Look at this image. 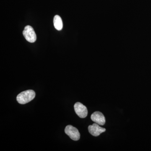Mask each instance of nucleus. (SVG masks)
<instances>
[{"instance_id":"obj_1","label":"nucleus","mask_w":151,"mask_h":151,"mask_svg":"<svg viewBox=\"0 0 151 151\" xmlns=\"http://www.w3.org/2000/svg\"><path fill=\"white\" fill-rule=\"evenodd\" d=\"M35 97V92L30 89L21 92L17 96V100L19 103L23 105L30 102Z\"/></svg>"},{"instance_id":"obj_2","label":"nucleus","mask_w":151,"mask_h":151,"mask_svg":"<svg viewBox=\"0 0 151 151\" xmlns=\"http://www.w3.org/2000/svg\"><path fill=\"white\" fill-rule=\"evenodd\" d=\"M23 35L29 42L33 43L36 40V35L33 28L30 26L27 25L25 27L23 31Z\"/></svg>"},{"instance_id":"obj_3","label":"nucleus","mask_w":151,"mask_h":151,"mask_svg":"<svg viewBox=\"0 0 151 151\" xmlns=\"http://www.w3.org/2000/svg\"><path fill=\"white\" fill-rule=\"evenodd\" d=\"M65 132L73 140L78 141L80 139V134L78 130L71 125L66 126L65 129Z\"/></svg>"},{"instance_id":"obj_4","label":"nucleus","mask_w":151,"mask_h":151,"mask_svg":"<svg viewBox=\"0 0 151 151\" xmlns=\"http://www.w3.org/2000/svg\"><path fill=\"white\" fill-rule=\"evenodd\" d=\"M74 108L76 113L80 118L84 119L87 116L88 114L87 108L82 103L79 102L76 103L74 105Z\"/></svg>"},{"instance_id":"obj_5","label":"nucleus","mask_w":151,"mask_h":151,"mask_svg":"<svg viewBox=\"0 0 151 151\" xmlns=\"http://www.w3.org/2000/svg\"><path fill=\"white\" fill-rule=\"evenodd\" d=\"M88 131L94 137H98L100 134L105 132L106 129L100 127V125L94 123L88 127Z\"/></svg>"},{"instance_id":"obj_6","label":"nucleus","mask_w":151,"mask_h":151,"mask_svg":"<svg viewBox=\"0 0 151 151\" xmlns=\"http://www.w3.org/2000/svg\"><path fill=\"white\" fill-rule=\"evenodd\" d=\"M91 120L100 126H103L105 123V119L104 115L99 111L94 112L91 116Z\"/></svg>"},{"instance_id":"obj_7","label":"nucleus","mask_w":151,"mask_h":151,"mask_svg":"<svg viewBox=\"0 0 151 151\" xmlns=\"http://www.w3.org/2000/svg\"><path fill=\"white\" fill-rule=\"evenodd\" d=\"M54 27L57 30L60 31L62 29L63 24L62 19L58 15H55L53 19Z\"/></svg>"}]
</instances>
